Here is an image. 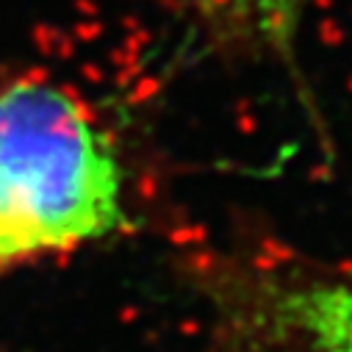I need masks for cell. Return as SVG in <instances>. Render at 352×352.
<instances>
[{"label": "cell", "instance_id": "obj_1", "mask_svg": "<svg viewBox=\"0 0 352 352\" xmlns=\"http://www.w3.org/2000/svg\"><path fill=\"white\" fill-rule=\"evenodd\" d=\"M125 225L122 166L83 100L50 80L0 86V270Z\"/></svg>", "mask_w": 352, "mask_h": 352}, {"label": "cell", "instance_id": "obj_2", "mask_svg": "<svg viewBox=\"0 0 352 352\" xmlns=\"http://www.w3.org/2000/svg\"><path fill=\"white\" fill-rule=\"evenodd\" d=\"M222 292L225 352H352V280L247 272Z\"/></svg>", "mask_w": 352, "mask_h": 352}, {"label": "cell", "instance_id": "obj_3", "mask_svg": "<svg viewBox=\"0 0 352 352\" xmlns=\"http://www.w3.org/2000/svg\"><path fill=\"white\" fill-rule=\"evenodd\" d=\"M217 47L292 61L305 0H172Z\"/></svg>", "mask_w": 352, "mask_h": 352}]
</instances>
